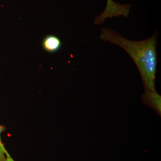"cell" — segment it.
<instances>
[{"mask_svg": "<svg viewBox=\"0 0 161 161\" xmlns=\"http://www.w3.org/2000/svg\"><path fill=\"white\" fill-rule=\"evenodd\" d=\"M6 130V127L3 125H0V143L3 144L2 142V140H1V134L2 132L5 131Z\"/></svg>", "mask_w": 161, "mask_h": 161, "instance_id": "6", "label": "cell"}, {"mask_svg": "<svg viewBox=\"0 0 161 161\" xmlns=\"http://www.w3.org/2000/svg\"><path fill=\"white\" fill-rule=\"evenodd\" d=\"M100 39L120 47L130 55L140 73L145 89L156 91L157 65V39L155 33L146 40L132 41L109 28H102Z\"/></svg>", "mask_w": 161, "mask_h": 161, "instance_id": "1", "label": "cell"}, {"mask_svg": "<svg viewBox=\"0 0 161 161\" xmlns=\"http://www.w3.org/2000/svg\"><path fill=\"white\" fill-rule=\"evenodd\" d=\"M13 159L6 150L4 144L0 143V161H7Z\"/></svg>", "mask_w": 161, "mask_h": 161, "instance_id": "5", "label": "cell"}, {"mask_svg": "<svg viewBox=\"0 0 161 161\" xmlns=\"http://www.w3.org/2000/svg\"><path fill=\"white\" fill-rule=\"evenodd\" d=\"M61 40L54 35H48L43 39L42 46L43 49L50 53L58 51L61 47Z\"/></svg>", "mask_w": 161, "mask_h": 161, "instance_id": "4", "label": "cell"}, {"mask_svg": "<svg viewBox=\"0 0 161 161\" xmlns=\"http://www.w3.org/2000/svg\"><path fill=\"white\" fill-rule=\"evenodd\" d=\"M143 103L147 105L154 111L159 116L161 115V96L156 91L145 89L142 95Z\"/></svg>", "mask_w": 161, "mask_h": 161, "instance_id": "3", "label": "cell"}, {"mask_svg": "<svg viewBox=\"0 0 161 161\" xmlns=\"http://www.w3.org/2000/svg\"><path fill=\"white\" fill-rule=\"evenodd\" d=\"M131 5L120 4L112 0H107L105 9L99 16L95 18L94 23L95 25L103 24L108 18L123 16L126 18L130 13Z\"/></svg>", "mask_w": 161, "mask_h": 161, "instance_id": "2", "label": "cell"}]
</instances>
